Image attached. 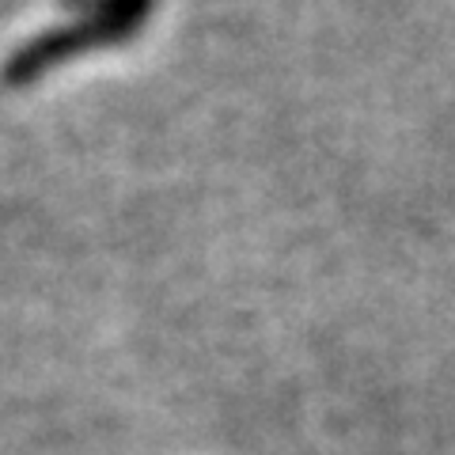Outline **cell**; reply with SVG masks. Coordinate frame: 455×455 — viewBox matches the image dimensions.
<instances>
[{
  "label": "cell",
  "mask_w": 455,
  "mask_h": 455,
  "mask_svg": "<svg viewBox=\"0 0 455 455\" xmlns=\"http://www.w3.org/2000/svg\"><path fill=\"white\" fill-rule=\"evenodd\" d=\"M145 23L137 20H122V16H80L73 27H50L38 38L23 42V46L8 57L4 65V84L20 88V84L38 80L46 68L68 61L84 50H103V46H118V42L133 38Z\"/></svg>",
  "instance_id": "obj_1"
},
{
  "label": "cell",
  "mask_w": 455,
  "mask_h": 455,
  "mask_svg": "<svg viewBox=\"0 0 455 455\" xmlns=\"http://www.w3.org/2000/svg\"><path fill=\"white\" fill-rule=\"evenodd\" d=\"M65 8H73L76 16H122L145 23L156 12V0H61Z\"/></svg>",
  "instance_id": "obj_2"
}]
</instances>
